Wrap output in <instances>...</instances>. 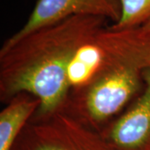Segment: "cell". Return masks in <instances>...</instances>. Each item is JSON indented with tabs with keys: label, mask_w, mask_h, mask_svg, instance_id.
<instances>
[{
	"label": "cell",
	"mask_w": 150,
	"mask_h": 150,
	"mask_svg": "<svg viewBox=\"0 0 150 150\" xmlns=\"http://www.w3.org/2000/svg\"><path fill=\"white\" fill-rule=\"evenodd\" d=\"M108 23L99 17H70L0 49L1 102L8 103L25 93L40 101L31 119L60 111L71 90L68 74L72 60Z\"/></svg>",
	"instance_id": "6da1fadb"
},
{
	"label": "cell",
	"mask_w": 150,
	"mask_h": 150,
	"mask_svg": "<svg viewBox=\"0 0 150 150\" xmlns=\"http://www.w3.org/2000/svg\"><path fill=\"white\" fill-rule=\"evenodd\" d=\"M79 60L93 79L71 89L60 111L100 133L144 89L143 74L150 67V30L108 25L81 49Z\"/></svg>",
	"instance_id": "7a4b0ae2"
},
{
	"label": "cell",
	"mask_w": 150,
	"mask_h": 150,
	"mask_svg": "<svg viewBox=\"0 0 150 150\" xmlns=\"http://www.w3.org/2000/svg\"><path fill=\"white\" fill-rule=\"evenodd\" d=\"M11 150H112L102 134L59 111L31 119Z\"/></svg>",
	"instance_id": "3957f363"
},
{
	"label": "cell",
	"mask_w": 150,
	"mask_h": 150,
	"mask_svg": "<svg viewBox=\"0 0 150 150\" xmlns=\"http://www.w3.org/2000/svg\"><path fill=\"white\" fill-rule=\"evenodd\" d=\"M74 16L103 18L110 25L122 17L121 0H38L23 26L9 37L1 49H6L39 28Z\"/></svg>",
	"instance_id": "277c9868"
},
{
	"label": "cell",
	"mask_w": 150,
	"mask_h": 150,
	"mask_svg": "<svg viewBox=\"0 0 150 150\" xmlns=\"http://www.w3.org/2000/svg\"><path fill=\"white\" fill-rule=\"evenodd\" d=\"M140 95L100 132L112 150H150V67Z\"/></svg>",
	"instance_id": "5b68a950"
},
{
	"label": "cell",
	"mask_w": 150,
	"mask_h": 150,
	"mask_svg": "<svg viewBox=\"0 0 150 150\" xmlns=\"http://www.w3.org/2000/svg\"><path fill=\"white\" fill-rule=\"evenodd\" d=\"M0 112V150H11L23 129L40 107V101L29 93H19L6 103Z\"/></svg>",
	"instance_id": "8992f818"
},
{
	"label": "cell",
	"mask_w": 150,
	"mask_h": 150,
	"mask_svg": "<svg viewBox=\"0 0 150 150\" xmlns=\"http://www.w3.org/2000/svg\"><path fill=\"white\" fill-rule=\"evenodd\" d=\"M122 17L117 24L118 29L143 27L150 21V0H121Z\"/></svg>",
	"instance_id": "52a82bcc"
},
{
	"label": "cell",
	"mask_w": 150,
	"mask_h": 150,
	"mask_svg": "<svg viewBox=\"0 0 150 150\" xmlns=\"http://www.w3.org/2000/svg\"><path fill=\"white\" fill-rule=\"evenodd\" d=\"M143 27L144 28H146V29H148V30H150V21L148 22L145 25H144Z\"/></svg>",
	"instance_id": "ba28073f"
}]
</instances>
